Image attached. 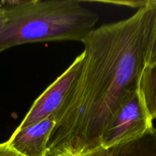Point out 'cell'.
Returning a JSON list of instances; mask_svg holds the SVG:
<instances>
[{
  "label": "cell",
  "mask_w": 156,
  "mask_h": 156,
  "mask_svg": "<svg viewBox=\"0 0 156 156\" xmlns=\"http://www.w3.org/2000/svg\"><path fill=\"white\" fill-rule=\"evenodd\" d=\"M155 19L156 0H149L129 18L96 27L82 41L83 62L54 114L47 156L101 146L110 119L139 90Z\"/></svg>",
  "instance_id": "cell-1"
},
{
  "label": "cell",
  "mask_w": 156,
  "mask_h": 156,
  "mask_svg": "<svg viewBox=\"0 0 156 156\" xmlns=\"http://www.w3.org/2000/svg\"><path fill=\"white\" fill-rule=\"evenodd\" d=\"M5 21L0 28V51L25 44L81 41L97 24V13L78 0L2 1Z\"/></svg>",
  "instance_id": "cell-2"
},
{
  "label": "cell",
  "mask_w": 156,
  "mask_h": 156,
  "mask_svg": "<svg viewBox=\"0 0 156 156\" xmlns=\"http://www.w3.org/2000/svg\"><path fill=\"white\" fill-rule=\"evenodd\" d=\"M140 91L129 95L111 117L104 130L101 146L111 149L141 136L153 127Z\"/></svg>",
  "instance_id": "cell-3"
},
{
  "label": "cell",
  "mask_w": 156,
  "mask_h": 156,
  "mask_svg": "<svg viewBox=\"0 0 156 156\" xmlns=\"http://www.w3.org/2000/svg\"><path fill=\"white\" fill-rule=\"evenodd\" d=\"M83 58L84 53L82 52L66 70L44 90L34 101L17 129H22L56 114L76 81L82 66Z\"/></svg>",
  "instance_id": "cell-4"
},
{
  "label": "cell",
  "mask_w": 156,
  "mask_h": 156,
  "mask_svg": "<svg viewBox=\"0 0 156 156\" xmlns=\"http://www.w3.org/2000/svg\"><path fill=\"white\" fill-rule=\"evenodd\" d=\"M56 125L54 114L22 129H15L8 144L26 156H47L48 142Z\"/></svg>",
  "instance_id": "cell-5"
},
{
  "label": "cell",
  "mask_w": 156,
  "mask_h": 156,
  "mask_svg": "<svg viewBox=\"0 0 156 156\" xmlns=\"http://www.w3.org/2000/svg\"><path fill=\"white\" fill-rule=\"evenodd\" d=\"M111 151L112 156H156V129L153 126L141 136Z\"/></svg>",
  "instance_id": "cell-6"
},
{
  "label": "cell",
  "mask_w": 156,
  "mask_h": 156,
  "mask_svg": "<svg viewBox=\"0 0 156 156\" xmlns=\"http://www.w3.org/2000/svg\"><path fill=\"white\" fill-rule=\"evenodd\" d=\"M148 113L152 120L156 119V62L146 66L143 72L139 85Z\"/></svg>",
  "instance_id": "cell-7"
},
{
  "label": "cell",
  "mask_w": 156,
  "mask_h": 156,
  "mask_svg": "<svg viewBox=\"0 0 156 156\" xmlns=\"http://www.w3.org/2000/svg\"><path fill=\"white\" fill-rule=\"evenodd\" d=\"M55 156H112L111 149H107L101 146L94 148L86 152L78 154H61Z\"/></svg>",
  "instance_id": "cell-8"
},
{
  "label": "cell",
  "mask_w": 156,
  "mask_h": 156,
  "mask_svg": "<svg viewBox=\"0 0 156 156\" xmlns=\"http://www.w3.org/2000/svg\"><path fill=\"white\" fill-rule=\"evenodd\" d=\"M155 62H156V19L155 24H154L153 30H152V37H151L146 66H151Z\"/></svg>",
  "instance_id": "cell-9"
},
{
  "label": "cell",
  "mask_w": 156,
  "mask_h": 156,
  "mask_svg": "<svg viewBox=\"0 0 156 156\" xmlns=\"http://www.w3.org/2000/svg\"><path fill=\"white\" fill-rule=\"evenodd\" d=\"M149 0L146 1H103L105 3H112V4L121 5L123 6H127L131 8H137L138 9H142L147 5Z\"/></svg>",
  "instance_id": "cell-10"
},
{
  "label": "cell",
  "mask_w": 156,
  "mask_h": 156,
  "mask_svg": "<svg viewBox=\"0 0 156 156\" xmlns=\"http://www.w3.org/2000/svg\"><path fill=\"white\" fill-rule=\"evenodd\" d=\"M0 156H26L14 149L7 142L0 143Z\"/></svg>",
  "instance_id": "cell-11"
},
{
  "label": "cell",
  "mask_w": 156,
  "mask_h": 156,
  "mask_svg": "<svg viewBox=\"0 0 156 156\" xmlns=\"http://www.w3.org/2000/svg\"><path fill=\"white\" fill-rule=\"evenodd\" d=\"M5 9L0 4V28L2 27L4 24L5 21Z\"/></svg>",
  "instance_id": "cell-12"
},
{
  "label": "cell",
  "mask_w": 156,
  "mask_h": 156,
  "mask_svg": "<svg viewBox=\"0 0 156 156\" xmlns=\"http://www.w3.org/2000/svg\"><path fill=\"white\" fill-rule=\"evenodd\" d=\"M1 52H2V51H0V53H1Z\"/></svg>",
  "instance_id": "cell-13"
}]
</instances>
